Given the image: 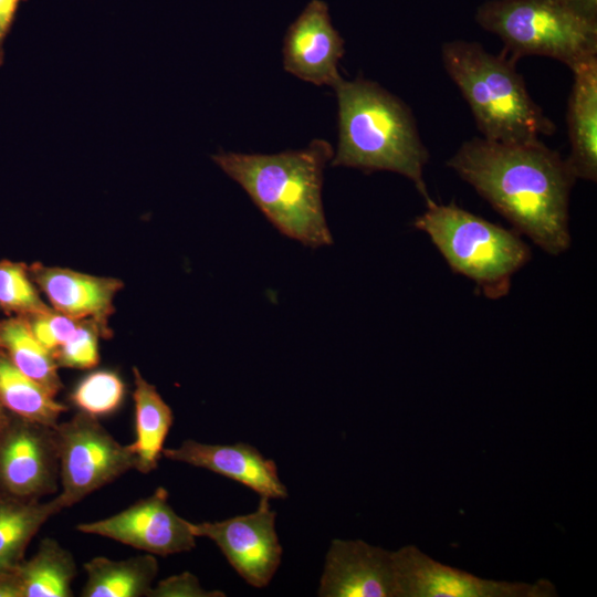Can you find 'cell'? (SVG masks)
I'll list each match as a JSON object with an SVG mask.
<instances>
[{"instance_id": "6da1fadb", "label": "cell", "mask_w": 597, "mask_h": 597, "mask_svg": "<svg viewBox=\"0 0 597 597\" xmlns=\"http://www.w3.org/2000/svg\"><path fill=\"white\" fill-rule=\"evenodd\" d=\"M447 166L545 252L558 255L569 248V195L577 178L567 159L543 140L473 137Z\"/></svg>"}, {"instance_id": "7a4b0ae2", "label": "cell", "mask_w": 597, "mask_h": 597, "mask_svg": "<svg viewBox=\"0 0 597 597\" xmlns=\"http://www.w3.org/2000/svg\"><path fill=\"white\" fill-rule=\"evenodd\" d=\"M333 156L328 142L314 139L297 150L273 155L221 151L212 160L280 232L318 248L333 243L322 203L323 171Z\"/></svg>"}, {"instance_id": "3957f363", "label": "cell", "mask_w": 597, "mask_h": 597, "mask_svg": "<svg viewBox=\"0 0 597 597\" xmlns=\"http://www.w3.org/2000/svg\"><path fill=\"white\" fill-rule=\"evenodd\" d=\"M333 88L338 103V144L332 165L400 174L430 201L423 179L429 151L408 105L364 77L341 78Z\"/></svg>"}, {"instance_id": "277c9868", "label": "cell", "mask_w": 597, "mask_h": 597, "mask_svg": "<svg viewBox=\"0 0 597 597\" xmlns=\"http://www.w3.org/2000/svg\"><path fill=\"white\" fill-rule=\"evenodd\" d=\"M441 61L483 138L525 144L555 133L513 60L490 53L478 42L453 40L442 44Z\"/></svg>"}, {"instance_id": "5b68a950", "label": "cell", "mask_w": 597, "mask_h": 597, "mask_svg": "<svg viewBox=\"0 0 597 597\" xmlns=\"http://www.w3.org/2000/svg\"><path fill=\"white\" fill-rule=\"evenodd\" d=\"M415 227L426 232L457 273L472 280L484 296H505L512 276L531 259V250L515 230L475 216L454 202H426Z\"/></svg>"}, {"instance_id": "8992f818", "label": "cell", "mask_w": 597, "mask_h": 597, "mask_svg": "<svg viewBox=\"0 0 597 597\" xmlns=\"http://www.w3.org/2000/svg\"><path fill=\"white\" fill-rule=\"evenodd\" d=\"M475 20L500 38L513 61L540 55L572 69L597 56V22L564 0H489L478 8Z\"/></svg>"}, {"instance_id": "52a82bcc", "label": "cell", "mask_w": 597, "mask_h": 597, "mask_svg": "<svg viewBox=\"0 0 597 597\" xmlns=\"http://www.w3.org/2000/svg\"><path fill=\"white\" fill-rule=\"evenodd\" d=\"M55 432L61 492L54 499L62 510L136 469L130 446L119 443L96 417L78 411Z\"/></svg>"}, {"instance_id": "ba28073f", "label": "cell", "mask_w": 597, "mask_h": 597, "mask_svg": "<svg viewBox=\"0 0 597 597\" xmlns=\"http://www.w3.org/2000/svg\"><path fill=\"white\" fill-rule=\"evenodd\" d=\"M398 597H555L548 579L535 583L482 578L440 563L416 545L392 551Z\"/></svg>"}, {"instance_id": "9c48e42d", "label": "cell", "mask_w": 597, "mask_h": 597, "mask_svg": "<svg viewBox=\"0 0 597 597\" xmlns=\"http://www.w3.org/2000/svg\"><path fill=\"white\" fill-rule=\"evenodd\" d=\"M55 427L11 415L0 432V495L40 500L57 491Z\"/></svg>"}, {"instance_id": "30bf717a", "label": "cell", "mask_w": 597, "mask_h": 597, "mask_svg": "<svg viewBox=\"0 0 597 597\" xmlns=\"http://www.w3.org/2000/svg\"><path fill=\"white\" fill-rule=\"evenodd\" d=\"M269 498L261 496L258 509L223 521L192 523L196 537L210 538L229 564L251 586L269 585L282 559L275 532V512Z\"/></svg>"}, {"instance_id": "8fae6325", "label": "cell", "mask_w": 597, "mask_h": 597, "mask_svg": "<svg viewBox=\"0 0 597 597\" xmlns=\"http://www.w3.org/2000/svg\"><path fill=\"white\" fill-rule=\"evenodd\" d=\"M81 533L107 537L146 553L168 556L196 546L191 522L179 516L168 502V492L158 488L147 498L106 519L84 522Z\"/></svg>"}, {"instance_id": "7c38bea8", "label": "cell", "mask_w": 597, "mask_h": 597, "mask_svg": "<svg viewBox=\"0 0 597 597\" xmlns=\"http://www.w3.org/2000/svg\"><path fill=\"white\" fill-rule=\"evenodd\" d=\"M318 596L398 597L392 551L363 540H333Z\"/></svg>"}, {"instance_id": "4fadbf2b", "label": "cell", "mask_w": 597, "mask_h": 597, "mask_svg": "<svg viewBox=\"0 0 597 597\" xmlns=\"http://www.w3.org/2000/svg\"><path fill=\"white\" fill-rule=\"evenodd\" d=\"M344 53V40L332 24L327 3L310 1L284 36L285 71L315 85L333 87L342 78L338 61Z\"/></svg>"}, {"instance_id": "5bb4252c", "label": "cell", "mask_w": 597, "mask_h": 597, "mask_svg": "<svg viewBox=\"0 0 597 597\" xmlns=\"http://www.w3.org/2000/svg\"><path fill=\"white\" fill-rule=\"evenodd\" d=\"M29 272L52 310L76 321H92L102 337L111 335L108 321L114 311V298L123 287L121 280L41 263L29 266Z\"/></svg>"}, {"instance_id": "9a60e30c", "label": "cell", "mask_w": 597, "mask_h": 597, "mask_svg": "<svg viewBox=\"0 0 597 597\" xmlns=\"http://www.w3.org/2000/svg\"><path fill=\"white\" fill-rule=\"evenodd\" d=\"M163 457L234 480L261 496L269 499L287 496V490L280 480L275 462L264 458L249 443L209 444L189 439L177 448H164Z\"/></svg>"}, {"instance_id": "2e32d148", "label": "cell", "mask_w": 597, "mask_h": 597, "mask_svg": "<svg viewBox=\"0 0 597 597\" xmlns=\"http://www.w3.org/2000/svg\"><path fill=\"white\" fill-rule=\"evenodd\" d=\"M567 102L570 153L566 158L577 179L597 180V56L574 67Z\"/></svg>"}, {"instance_id": "e0dca14e", "label": "cell", "mask_w": 597, "mask_h": 597, "mask_svg": "<svg viewBox=\"0 0 597 597\" xmlns=\"http://www.w3.org/2000/svg\"><path fill=\"white\" fill-rule=\"evenodd\" d=\"M135 440L130 449L136 458V469L149 473L158 465L164 443L174 422V413L157 388L133 367Z\"/></svg>"}, {"instance_id": "ac0fdd59", "label": "cell", "mask_w": 597, "mask_h": 597, "mask_svg": "<svg viewBox=\"0 0 597 597\" xmlns=\"http://www.w3.org/2000/svg\"><path fill=\"white\" fill-rule=\"evenodd\" d=\"M83 568L86 580L82 597H147L158 573V561L149 553L124 559L97 556Z\"/></svg>"}, {"instance_id": "d6986e66", "label": "cell", "mask_w": 597, "mask_h": 597, "mask_svg": "<svg viewBox=\"0 0 597 597\" xmlns=\"http://www.w3.org/2000/svg\"><path fill=\"white\" fill-rule=\"evenodd\" d=\"M61 511L54 498L41 502L0 495V572L14 570L42 525Z\"/></svg>"}, {"instance_id": "ffe728a7", "label": "cell", "mask_w": 597, "mask_h": 597, "mask_svg": "<svg viewBox=\"0 0 597 597\" xmlns=\"http://www.w3.org/2000/svg\"><path fill=\"white\" fill-rule=\"evenodd\" d=\"M22 597H71L76 563L72 553L57 541L45 537L36 552L17 567Z\"/></svg>"}, {"instance_id": "44dd1931", "label": "cell", "mask_w": 597, "mask_h": 597, "mask_svg": "<svg viewBox=\"0 0 597 597\" xmlns=\"http://www.w3.org/2000/svg\"><path fill=\"white\" fill-rule=\"evenodd\" d=\"M0 404L11 415L55 427L67 407L21 373L0 349Z\"/></svg>"}, {"instance_id": "7402d4cb", "label": "cell", "mask_w": 597, "mask_h": 597, "mask_svg": "<svg viewBox=\"0 0 597 597\" xmlns=\"http://www.w3.org/2000/svg\"><path fill=\"white\" fill-rule=\"evenodd\" d=\"M0 349L21 373L53 396L62 389L53 355L35 338L23 316L0 321Z\"/></svg>"}, {"instance_id": "603a6c76", "label": "cell", "mask_w": 597, "mask_h": 597, "mask_svg": "<svg viewBox=\"0 0 597 597\" xmlns=\"http://www.w3.org/2000/svg\"><path fill=\"white\" fill-rule=\"evenodd\" d=\"M0 307L14 316H31L51 307L41 298L29 268L21 262L0 261Z\"/></svg>"}, {"instance_id": "cb8c5ba5", "label": "cell", "mask_w": 597, "mask_h": 597, "mask_svg": "<svg viewBox=\"0 0 597 597\" xmlns=\"http://www.w3.org/2000/svg\"><path fill=\"white\" fill-rule=\"evenodd\" d=\"M124 395L125 385L116 373L96 370L78 383L71 400L78 411L98 418L116 411Z\"/></svg>"}, {"instance_id": "d4e9b609", "label": "cell", "mask_w": 597, "mask_h": 597, "mask_svg": "<svg viewBox=\"0 0 597 597\" xmlns=\"http://www.w3.org/2000/svg\"><path fill=\"white\" fill-rule=\"evenodd\" d=\"M102 333L88 320L80 321L67 341L53 354L59 367L90 369L100 362L98 337Z\"/></svg>"}, {"instance_id": "484cf974", "label": "cell", "mask_w": 597, "mask_h": 597, "mask_svg": "<svg viewBox=\"0 0 597 597\" xmlns=\"http://www.w3.org/2000/svg\"><path fill=\"white\" fill-rule=\"evenodd\" d=\"M24 318L35 338L52 355L67 341L80 322L52 308Z\"/></svg>"}, {"instance_id": "4316f807", "label": "cell", "mask_w": 597, "mask_h": 597, "mask_svg": "<svg viewBox=\"0 0 597 597\" xmlns=\"http://www.w3.org/2000/svg\"><path fill=\"white\" fill-rule=\"evenodd\" d=\"M224 596L219 590H206L199 579L191 573L185 572L169 576L153 586L147 597H219Z\"/></svg>"}, {"instance_id": "83f0119b", "label": "cell", "mask_w": 597, "mask_h": 597, "mask_svg": "<svg viewBox=\"0 0 597 597\" xmlns=\"http://www.w3.org/2000/svg\"><path fill=\"white\" fill-rule=\"evenodd\" d=\"M27 0H0V66L4 62V43L15 22L19 8Z\"/></svg>"}, {"instance_id": "f1b7e54d", "label": "cell", "mask_w": 597, "mask_h": 597, "mask_svg": "<svg viewBox=\"0 0 597 597\" xmlns=\"http://www.w3.org/2000/svg\"><path fill=\"white\" fill-rule=\"evenodd\" d=\"M0 597H22V586L17 572H0Z\"/></svg>"}, {"instance_id": "f546056e", "label": "cell", "mask_w": 597, "mask_h": 597, "mask_svg": "<svg viewBox=\"0 0 597 597\" xmlns=\"http://www.w3.org/2000/svg\"><path fill=\"white\" fill-rule=\"evenodd\" d=\"M575 12L583 18L597 22V0H564Z\"/></svg>"}, {"instance_id": "4dcf8cb0", "label": "cell", "mask_w": 597, "mask_h": 597, "mask_svg": "<svg viewBox=\"0 0 597 597\" xmlns=\"http://www.w3.org/2000/svg\"><path fill=\"white\" fill-rule=\"evenodd\" d=\"M10 417H11V413L7 411L6 408L0 404V432L8 423Z\"/></svg>"}]
</instances>
